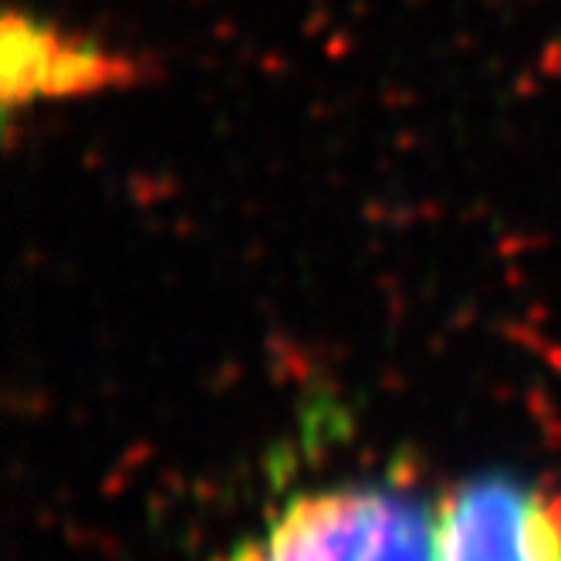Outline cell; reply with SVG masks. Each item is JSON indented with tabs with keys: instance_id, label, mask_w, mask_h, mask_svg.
Listing matches in <instances>:
<instances>
[{
	"instance_id": "cell-3",
	"label": "cell",
	"mask_w": 561,
	"mask_h": 561,
	"mask_svg": "<svg viewBox=\"0 0 561 561\" xmlns=\"http://www.w3.org/2000/svg\"><path fill=\"white\" fill-rule=\"evenodd\" d=\"M136 82V61L34 14L4 18V108L85 99Z\"/></svg>"
},
{
	"instance_id": "cell-2",
	"label": "cell",
	"mask_w": 561,
	"mask_h": 561,
	"mask_svg": "<svg viewBox=\"0 0 561 561\" xmlns=\"http://www.w3.org/2000/svg\"><path fill=\"white\" fill-rule=\"evenodd\" d=\"M433 561H561V504L517 477H473L433 504Z\"/></svg>"
},
{
	"instance_id": "cell-1",
	"label": "cell",
	"mask_w": 561,
	"mask_h": 561,
	"mask_svg": "<svg viewBox=\"0 0 561 561\" xmlns=\"http://www.w3.org/2000/svg\"><path fill=\"white\" fill-rule=\"evenodd\" d=\"M214 561H433V507L379 480L311 488Z\"/></svg>"
}]
</instances>
